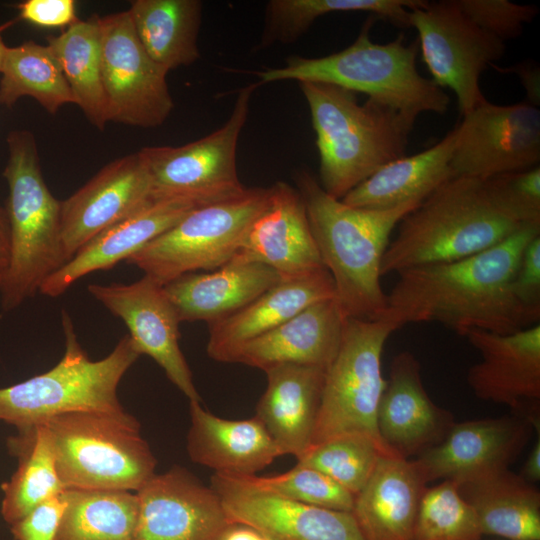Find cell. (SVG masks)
<instances>
[{"instance_id":"obj_29","label":"cell","mask_w":540,"mask_h":540,"mask_svg":"<svg viewBox=\"0 0 540 540\" xmlns=\"http://www.w3.org/2000/svg\"><path fill=\"white\" fill-rule=\"evenodd\" d=\"M281 281L261 263H232L208 273H187L163 286L180 322L208 325L244 308Z\"/></svg>"},{"instance_id":"obj_8","label":"cell","mask_w":540,"mask_h":540,"mask_svg":"<svg viewBox=\"0 0 540 540\" xmlns=\"http://www.w3.org/2000/svg\"><path fill=\"white\" fill-rule=\"evenodd\" d=\"M65 489L138 491L157 460L129 413H66L42 424Z\"/></svg>"},{"instance_id":"obj_45","label":"cell","mask_w":540,"mask_h":540,"mask_svg":"<svg viewBox=\"0 0 540 540\" xmlns=\"http://www.w3.org/2000/svg\"><path fill=\"white\" fill-rule=\"evenodd\" d=\"M18 9L21 19L40 27L70 26L79 20L74 0H27Z\"/></svg>"},{"instance_id":"obj_12","label":"cell","mask_w":540,"mask_h":540,"mask_svg":"<svg viewBox=\"0 0 540 540\" xmlns=\"http://www.w3.org/2000/svg\"><path fill=\"white\" fill-rule=\"evenodd\" d=\"M408 25L418 33L422 58L433 82L454 92L462 115L486 99L480 77L505 54V42L469 19L457 0H424L409 10Z\"/></svg>"},{"instance_id":"obj_23","label":"cell","mask_w":540,"mask_h":540,"mask_svg":"<svg viewBox=\"0 0 540 540\" xmlns=\"http://www.w3.org/2000/svg\"><path fill=\"white\" fill-rule=\"evenodd\" d=\"M198 206L202 205L185 198H152L90 240L43 283L39 292L57 297L85 275L127 260Z\"/></svg>"},{"instance_id":"obj_20","label":"cell","mask_w":540,"mask_h":540,"mask_svg":"<svg viewBox=\"0 0 540 540\" xmlns=\"http://www.w3.org/2000/svg\"><path fill=\"white\" fill-rule=\"evenodd\" d=\"M151 199L150 176L139 152L105 165L84 186L61 201L66 263L95 236Z\"/></svg>"},{"instance_id":"obj_16","label":"cell","mask_w":540,"mask_h":540,"mask_svg":"<svg viewBox=\"0 0 540 540\" xmlns=\"http://www.w3.org/2000/svg\"><path fill=\"white\" fill-rule=\"evenodd\" d=\"M88 290L125 322L140 355L150 356L189 401H201L179 346L180 320L163 285L144 275L131 284H90Z\"/></svg>"},{"instance_id":"obj_49","label":"cell","mask_w":540,"mask_h":540,"mask_svg":"<svg viewBox=\"0 0 540 540\" xmlns=\"http://www.w3.org/2000/svg\"><path fill=\"white\" fill-rule=\"evenodd\" d=\"M218 540H266L255 529L243 524H230Z\"/></svg>"},{"instance_id":"obj_24","label":"cell","mask_w":540,"mask_h":540,"mask_svg":"<svg viewBox=\"0 0 540 540\" xmlns=\"http://www.w3.org/2000/svg\"><path fill=\"white\" fill-rule=\"evenodd\" d=\"M344 319L335 298L314 303L241 345L231 355L229 363L263 371L282 364L327 369L337 353Z\"/></svg>"},{"instance_id":"obj_33","label":"cell","mask_w":540,"mask_h":540,"mask_svg":"<svg viewBox=\"0 0 540 540\" xmlns=\"http://www.w3.org/2000/svg\"><path fill=\"white\" fill-rule=\"evenodd\" d=\"M18 467L1 485V515L9 524L19 521L38 505L65 490L56 468L54 452L43 425L18 432L7 441Z\"/></svg>"},{"instance_id":"obj_46","label":"cell","mask_w":540,"mask_h":540,"mask_svg":"<svg viewBox=\"0 0 540 540\" xmlns=\"http://www.w3.org/2000/svg\"><path fill=\"white\" fill-rule=\"evenodd\" d=\"M507 70L513 71L518 75L526 90L529 104L538 107L540 100L539 67L529 63H521Z\"/></svg>"},{"instance_id":"obj_4","label":"cell","mask_w":540,"mask_h":540,"mask_svg":"<svg viewBox=\"0 0 540 540\" xmlns=\"http://www.w3.org/2000/svg\"><path fill=\"white\" fill-rule=\"evenodd\" d=\"M397 226L382 258L381 276L475 255L526 224L497 205L485 180L455 176L407 213Z\"/></svg>"},{"instance_id":"obj_18","label":"cell","mask_w":540,"mask_h":540,"mask_svg":"<svg viewBox=\"0 0 540 540\" xmlns=\"http://www.w3.org/2000/svg\"><path fill=\"white\" fill-rule=\"evenodd\" d=\"M465 337L481 355L467 373L473 393L528 420L539 417L540 324L508 334L472 330Z\"/></svg>"},{"instance_id":"obj_38","label":"cell","mask_w":540,"mask_h":540,"mask_svg":"<svg viewBox=\"0 0 540 540\" xmlns=\"http://www.w3.org/2000/svg\"><path fill=\"white\" fill-rule=\"evenodd\" d=\"M382 455L392 454L373 437L350 433L311 447L297 464L322 472L356 495L367 483Z\"/></svg>"},{"instance_id":"obj_6","label":"cell","mask_w":540,"mask_h":540,"mask_svg":"<svg viewBox=\"0 0 540 540\" xmlns=\"http://www.w3.org/2000/svg\"><path fill=\"white\" fill-rule=\"evenodd\" d=\"M6 140L9 155L3 176L9 187L10 258L0 293L2 309L10 311L40 291L66 259L61 201L43 179L33 133L13 130Z\"/></svg>"},{"instance_id":"obj_31","label":"cell","mask_w":540,"mask_h":540,"mask_svg":"<svg viewBox=\"0 0 540 540\" xmlns=\"http://www.w3.org/2000/svg\"><path fill=\"white\" fill-rule=\"evenodd\" d=\"M455 485L474 510L483 535L540 540V492L520 474L504 468Z\"/></svg>"},{"instance_id":"obj_48","label":"cell","mask_w":540,"mask_h":540,"mask_svg":"<svg viewBox=\"0 0 540 540\" xmlns=\"http://www.w3.org/2000/svg\"><path fill=\"white\" fill-rule=\"evenodd\" d=\"M526 481L534 484L540 480V438L534 444L520 474Z\"/></svg>"},{"instance_id":"obj_50","label":"cell","mask_w":540,"mask_h":540,"mask_svg":"<svg viewBox=\"0 0 540 540\" xmlns=\"http://www.w3.org/2000/svg\"><path fill=\"white\" fill-rule=\"evenodd\" d=\"M3 30V26L0 27V70H1V67H2V63H3V59H4V56H5V53H6V50L8 48V46L5 45L3 39H2V36H1V31Z\"/></svg>"},{"instance_id":"obj_21","label":"cell","mask_w":540,"mask_h":540,"mask_svg":"<svg viewBox=\"0 0 540 540\" xmlns=\"http://www.w3.org/2000/svg\"><path fill=\"white\" fill-rule=\"evenodd\" d=\"M533 424L519 415L456 423L436 446L415 461L427 483H455L509 468L528 444Z\"/></svg>"},{"instance_id":"obj_27","label":"cell","mask_w":540,"mask_h":540,"mask_svg":"<svg viewBox=\"0 0 540 540\" xmlns=\"http://www.w3.org/2000/svg\"><path fill=\"white\" fill-rule=\"evenodd\" d=\"M427 482L414 460L382 455L355 495L352 513L365 540H413Z\"/></svg>"},{"instance_id":"obj_40","label":"cell","mask_w":540,"mask_h":540,"mask_svg":"<svg viewBox=\"0 0 540 540\" xmlns=\"http://www.w3.org/2000/svg\"><path fill=\"white\" fill-rule=\"evenodd\" d=\"M237 477L259 489L301 503L346 512H352L354 507V494L310 467L296 464L277 475Z\"/></svg>"},{"instance_id":"obj_41","label":"cell","mask_w":540,"mask_h":540,"mask_svg":"<svg viewBox=\"0 0 540 540\" xmlns=\"http://www.w3.org/2000/svg\"><path fill=\"white\" fill-rule=\"evenodd\" d=\"M497 205L521 224L540 225V166L485 179Z\"/></svg>"},{"instance_id":"obj_22","label":"cell","mask_w":540,"mask_h":540,"mask_svg":"<svg viewBox=\"0 0 540 540\" xmlns=\"http://www.w3.org/2000/svg\"><path fill=\"white\" fill-rule=\"evenodd\" d=\"M376 422L387 451L405 459L439 444L455 424L453 414L429 397L420 363L409 351L391 361Z\"/></svg>"},{"instance_id":"obj_25","label":"cell","mask_w":540,"mask_h":540,"mask_svg":"<svg viewBox=\"0 0 540 540\" xmlns=\"http://www.w3.org/2000/svg\"><path fill=\"white\" fill-rule=\"evenodd\" d=\"M326 369L282 364L264 371L267 387L255 417L264 425L281 455L299 460L310 448L320 408Z\"/></svg>"},{"instance_id":"obj_11","label":"cell","mask_w":540,"mask_h":540,"mask_svg":"<svg viewBox=\"0 0 540 540\" xmlns=\"http://www.w3.org/2000/svg\"><path fill=\"white\" fill-rule=\"evenodd\" d=\"M259 85L241 88L227 121L207 136L182 146L138 151L148 169L152 198H185L206 205L246 190L238 176L237 147L251 96Z\"/></svg>"},{"instance_id":"obj_36","label":"cell","mask_w":540,"mask_h":540,"mask_svg":"<svg viewBox=\"0 0 540 540\" xmlns=\"http://www.w3.org/2000/svg\"><path fill=\"white\" fill-rule=\"evenodd\" d=\"M0 104L11 108L21 97L34 98L55 114L74 98L59 63L47 45L26 41L8 47L0 70Z\"/></svg>"},{"instance_id":"obj_3","label":"cell","mask_w":540,"mask_h":540,"mask_svg":"<svg viewBox=\"0 0 540 540\" xmlns=\"http://www.w3.org/2000/svg\"><path fill=\"white\" fill-rule=\"evenodd\" d=\"M319 153V184L342 200L387 163L405 155L416 118L337 85L299 82Z\"/></svg>"},{"instance_id":"obj_26","label":"cell","mask_w":540,"mask_h":540,"mask_svg":"<svg viewBox=\"0 0 540 540\" xmlns=\"http://www.w3.org/2000/svg\"><path fill=\"white\" fill-rule=\"evenodd\" d=\"M335 298L334 281L326 268L281 280L236 313L209 325L210 358L229 363L244 343L274 329L308 306Z\"/></svg>"},{"instance_id":"obj_42","label":"cell","mask_w":540,"mask_h":540,"mask_svg":"<svg viewBox=\"0 0 540 540\" xmlns=\"http://www.w3.org/2000/svg\"><path fill=\"white\" fill-rule=\"evenodd\" d=\"M463 13L479 27L506 42L519 37L539 14L534 4L508 0H457Z\"/></svg>"},{"instance_id":"obj_7","label":"cell","mask_w":540,"mask_h":540,"mask_svg":"<svg viewBox=\"0 0 540 540\" xmlns=\"http://www.w3.org/2000/svg\"><path fill=\"white\" fill-rule=\"evenodd\" d=\"M62 327L65 352L53 368L0 388V420L15 426L18 432L66 413H127L117 389L140 356L129 334L119 340L108 356L92 361L78 342L71 318L64 310Z\"/></svg>"},{"instance_id":"obj_19","label":"cell","mask_w":540,"mask_h":540,"mask_svg":"<svg viewBox=\"0 0 540 540\" xmlns=\"http://www.w3.org/2000/svg\"><path fill=\"white\" fill-rule=\"evenodd\" d=\"M229 262L264 264L281 280L296 279L325 268L297 189L283 181L270 187L266 207L246 228Z\"/></svg>"},{"instance_id":"obj_5","label":"cell","mask_w":540,"mask_h":540,"mask_svg":"<svg viewBox=\"0 0 540 540\" xmlns=\"http://www.w3.org/2000/svg\"><path fill=\"white\" fill-rule=\"evenodd\" d=\"M371 18L355 41L327 56H290L280 67L257 73L259 84L283 80L340 86L383 103L408 116L426 112L445 114L450 97L433 80L423 77L416 64L418 41L406 44L403 34L388 43L371 40Z\"/></svg>"},{"instance_id":"obj_10","label":"cell","mask_w":540,"mask_h":540,"mask_svg":"<svg viewBox=\"0 0 540 540\" xmlns=\"http://www.w3.org/2000/svg\"><path fill=\"white\" fill-rule=\"evenodd\" d=\"M268 188H246L237 196L198 206L126 261L157 283L227 264L252 220L266 207Z\"/></svg>"},{"instance_id":"obj_13","label":"cell","mask_w":540,"mask_h":540,"mask_svg":"<svg viewBox=\"0 0 540 540\" xmlns=\"http://www.w3.org/2000/svg\"><path fill=\"white\" fill-rule=\"evenodd\" d=\"M101 73L108 120L154 128L174 108L168 72L146 53L128 10L98 17Z\"/></svg>"},{"instance_id":"obj_35","label":"cell","mask_w":540,"mask_h":540,"mask_svg":"<svg viewBox=\"0 0 540 540\" xmlns=\"http://www.w3.org/2000/svg\"><path fill=\"white\" fill-rule=\"evenodd\" d=\"M66 508L56 540H132L136 493L116 490L65 489Z\"/></svg>"},{"instance_id":"obj_51","label":"cell","mask_w":540,"mask_h":540,"mask_svg":"<svg viewBox=\"0 0 540 540\" xmlns=\"http://www.w3.org/2000/svg\"><path fill=\"white\" fill-rule=\"evenodd\" d=\"M1 280H2V276H0V282H1Z\"/></svg>"},{"instance_id":"obj_14","label":"cell","mask_w":540,"mask_h":540,"mask_svg":"<svg viewBox=\"0 0 540 540\" xmlns=\"http://www.w3.org/2000/svg\"><path fill=\"white\" fill-rule=\"evenodd\" d=\"M462 116L454 128V176L485 180L539 165L538 107L529 103L498 105L485 99Z\"/></svg>"},{"instance_id":"obj_9","label":"cell","mask_w":540,"mask_h":540,"mask_svg":"<svg viewBox=\"0 0 540 540\" xmlns=\"http://www.w3.org/2000/svg\"><path fill=\"white\" fill-rule=\"evenodd\" d=\"M397 329L396 323L386 319L345 317L337 353L325 371L310 448L350 433L369 435L385 448L376 422L386 384L381 356L387 339Z\"/></svg>"},{"instance_id":"obj_2","label":"cell","mask_w":540,"mask_h":540,"mask_svg":"<svg viewBox=\"0 0 540 540\" xmlns=\"http://www.w3.org/2000/svg\"><path fill=\"white\" fill-rule=\"evenodd\" d=\"M296 182L341 312L350 318L382 319L387 309L380 282L382 258L393 229L419 203L385 210L352 207L327 194L305 170L296 174Z\"/></svg>"},{"instance_id":"obj_1","label":"cell","mask_w":540,"mask_h":540,"mask_svg":"<svg viewBox=\"0 0 540 540\" xmlns=\"http://www.w3.org/2000/svg\"><path fill=\"white\" fill-rule=\"evenodd\" d=\"M538 235L540 225H526L475 255L398 272L382 319L399 328L438 322L462 336L472 330L508 334L539 324L511 287L525 246Z\"/></svg>"},{"instance_id":"obj_37","label":"cell","mask_w":540,"mask_h":540,"mask_svg":"<svg viewBox=\"0 0 540 540\" xmlns=\"http://www.w3.org/2000/svg\"><path fill=\"white\" fill-rule=\"evenodd\" d=\"M424 0H270L266 5L264 28L259 48L274 43L290 44L299 39L326 14L337 12H369L389 19L399 26H408L409 10Z\"/></svg>"},{"instance_id":"obj_47","label":"cell","mask_w":540,"mask_h":540,"mask_svg":"<svg viewBox=\"0 0 540 540\" xmlns=\"http://www.w3.org/2000/svg\"><path fill=\"white\" fill-rule=\"evenodd\" d=\"M10 258V225L6 208L0 206V276L3 277Z\"/></svg>"},{"instance_id":"obj_30","label":"cell","mask_w":540,"mask_h":540,"mask_svg":"<svg viewBox=\"0 0 540 540\" xmlns=\"http://www.w3.org/2000/svg\"><path fill=\"white\" fill-rule=\"evenodd\" d=\"M455 130L448 132L428 149L395 159L351 190L345 204L385 210L405 203H421L444 182L455 177L451 158Z\"/></svg>"},{"instance_id":"obj_28","label":"cell","mask_w":540,"mask_h":540,"mask_svg":"<svg viewBox=\"0 0 540 540\" xmlns=\"http://www.w3.org/2000/svg\"><path fill=\"white\" fill-rule=\"evenodd\" d=\"M190 428L187 452L196 464L214 473L249 476L282 456L274 440L255 417L243 420L220 418L189 401Z\"/></svg>"},{"instance_id":"obj_17","label":"cell","mask_w":540,"mask_h":540,"mask_svg":"<svg viewBox=\"0 0 540 540\" xmlns=\"http://www.w3.org/2000/svg\"><path fill=\"white\" fill-rule=\"evenodd\" d=\"M135 493L132 540H218L231 524L216 492L183 467L155 473Z\"/></svg>"},{"instance_id":"obj_32","label":"cell","mask_w":540,"mask_h":540,"mask_svg":"<svg viewBox=\"0 0 540 540\" xmlns=\"http://www.w3.org/2000/svg\"><path fill=\"white\" fill-rule=\"evenodd\" d=\"M200 0H135L128 9L137 37L149 57L169 72L200 58Z\"/></svg>"},{"instance_id":"obj_15","label":"cell","mask_w":540,"mask_h":540,"mask_svg":"<svg viewBox=\"0 0 540 540\" xmlns=\"http://www.w3.org/2000/svg\"><path fill=\"white\" fill-rule=\"evenodd\" d=\"M210 487L231 524L249 526L266 540H365L352 512L287 499L232 475L214 473Z\"/></svg>"},{"instance_id":"obj_43","label":"cell","mask_w":540,"mask_h":540,"mask_svg":"<svg viewBox=\"0 0 540 540\" xmlns=\"http://www.w3.org/2000/svg\"><path fill=\"white\" fill-rule=\"evenodd\" d=\"M512 292L522 307L540 320V235L524 248L512 278Z\"/></svg>"},{"instance_id":"obj_39","label":"cell","mask_w":540,"mask_h":540,"mask_svg":"<svg viewBox=\"0 0 540 540\" xmlns=\"http://www.w3.org/2000/svg\"><path fill=\"white\" fill-rule=\"evenodd\" d=\"M482 536L474 510L461 497L453 481L442 480L425 489L413 540H481Z\"/></svg>"},{"instance_id":"obj_44","label":"cell","mask_w":540,"mask_h":540,"mask_svg":"<svg viewBox=\"0 0 540 540\" xmlns=\"http://www.w3.org/2000/svg\"><path fill=\"white\" fill-rule=\"evenodd\" d=\"M65 508L66 499L63 491L10 525L14 540H56Z\"/></svg>"},{"instance_id":"obj_34","label":"cell","mask_w":540,"mask_h":540,"mask_svg":"<svg viewBox=\"0 0 540 540\" xmlns=\"http://www.w3.org/2000/svg\"><path fill=\"white\" fill-rule=\"evenodd\" d=\"M74 98L91 124L104 129L108 120L101 73V37L98 16L78 20L66 31L47 37Z\"/></svg>"}]
</instances>
